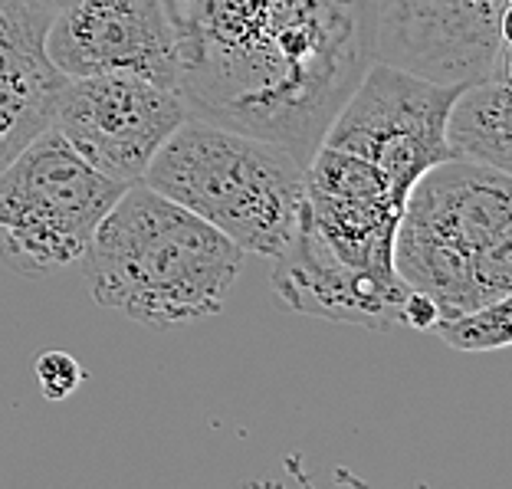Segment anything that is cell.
<instances>
[{"mask_svg": "<svg viewBox=\"0 0 512 489\" xmlns=\"http://www.w3.org/2000/svg\"><path fill=\"white\" fill-rule=\"evenodd\" d=\"M191 115L309 161L375 53V0H161Z\"/></svg>", "mask_w": 512, "mask_h": 489, "instance_id": "1", "label": "cell"}, {"mask_svg": "<svg viewBox=\"0 0 512 489\" xmlns=\"http://www.w3.org/2000/svg\"><path fill=\"white\" fill-rule=\"evenodd\" d=\"M247 253L188 207L128 184L79 256L92 299L148 329L217 316Z\"/></svg>", "mask_w": 512, "mask_h": 489, "instance_id": "2", "label": "cell"}, {"mask_svg": "<svg viewBox=\"0 0 512 489\" xmlns=\"http://www.w3.org/2000/svg\"><path fill=\"white\" fill-rule=\"evenodd\" d=\"M394 270L437 316L512 293V181L473 161H440L414 181L394 234Z\"/></svg>", "mask_w": 512, "mask_h": 489, "instance_id": "3", "label": "cell"}, {"mask_svg": "<svg viewBox=\"0 0 512 489\" xmlns=\"http://www.w3.org/2000/svg\"><path fill=\"white\" fill-rule=\"evenodd\" d=\"M142 184L204 217L243 253L276 260L299 230L306 161L270 138L188 115Z\"/></svg>", "mask_w": 512, "mask_h": 489, "instance_id": "4", "label": "cell"}, {"mask_svg": "<svg viewBox=\"0 0 512 489\" xmlns=\"http://www.w3.org/2000/svg\"><path fill=\"white\" fill-rule=\"evenodd\" d=\"M122 191L46 128L0 171V260L20 276L79 263Z\"/></svg>", "mask_w": 512, "mask_h": 489, "instance_id": "5", "label": "cell"}, {"mask_svg": "<svg viewBox=\"0 0 512 489\" xmlns=\"http://www.w3.org/2000/svg\"><path fill=\"white\" fill-rule=\"evenodd\" d=\"M463 83H440L398 63H368L362 79L332 115L322 145L365 158L404 207L414 181L450 161L444 122Z\"/></svg>", "mask_w": 512, "mask_h": 489, "instance_id": "6", "label": "cell"}, {"mask_svg": "<svg viewBox=\"0 0 512 489\" xmlns=\"http://www.w3.org/2000/svg\"><path fill=\"white\" fill-rule=\"evenodd\" d=\"M181 92L142 76L106 73L66 79L50 128L119 184H138L168 135L188 119Z\"/></svg>", "mask_w": 512, "mask_h": 489, "instance_id": "7", "label": "cell"}, {"mask_svg": "<svg viewBox=\"0 0 512 489\" xmlns=\"http://www.w3.org/2000/svg\"><path fill=\"white\" fill-rule=\"evenodd\" d=\"M46 56L66 79L125 73L178 89L174 37L161 0H73L50 20Z\"/></svg>", "mask_w": 512, "mask_h": 489, "instance_id": "8", "label": "cell"}, {"mask_svg": "<svg viewBox=\"0 0 512 489\" xmlns=\"http://www.w3.org/2000/svg\"><path fill=\"white\" fill-rule=\"evenodd\" d=\"M273 293L293 312L384 332L398 325L407 286L345 266L299 224L293 243L276 256Z\"/></svg>", "mask_w": 512, "mask_h": 489, "instance_id": "9", "label": "cell"}, {"mask_svg": "<svg viewBox=\"0 0 512 489\" xmlns=\"http://www.w3.org/2000/svg\"><path fill=\"white\" fill-rule=\"evenodd\" d=\"M50 20L40 0H0V171L50 128L66 83L46 56Z\"/></svg>", "mask_w": 512, "mask_h": 489, "instance_id": "10", "label": "cell"}, {"mask_svg": "<svg viewBox=\"0 0 512 489\" xmlns=\"http://www.w3.org/2000/svg\"><path fill=\"white\" fill-rule=\"evenodd\" d=\"M453 158L512 174L509 142V46L503 43L483 76L467 79L453 96L444 122Z\"/></svg>", "mask_w": 512, "mask_h": 489, "instance_id": "11", "label": "cell"}, {"mask_svg": "<svg viewBox=\"0 0 512 489\" xmlns=\"http://www.w3.org/2000/svg\"><path fill=\"white\" fill-rule=\"evenodd\" d=\"M430 332L457 352H503L512 342V296L453 312V316H437Z\"/></svg>", "mask_w": 512, "mask_h": 489, "instance_id": "12", "label": "cell"}, {"mask_svg": "<svg viewBox=\"0 0 512 489\" xmlns=\"http://www.w3.org/2000/svg\"><path fill=\"white\" fill-rule=\"evenodd\" d=\"M83 368L73 355L66 352H43L37 358V381H40V391L43 398L50 401H66L79 384H83Z\"/></svg>", "mask_w": 512, "mask_h": 489, "instance_id": "13", "label": "cell"}, {"mask_svg": "<svg viewBox=\"0 0 512 489\" xmlns=\"http://www.w3.org/2000/svg\"><path fill=\"white\" fill-rule=\"evenodd\" d=\"M437 319V306L434 299L424 296V293H414V289H407V296L401 302V316H398V325H411L414 332H430V325Z\"/></svg>", "mask_w": 512, "mask_h": 489, "instance_id": "14", "label": "cell"}, {"mask_svg": "<svg viewBox=\"0 0 512 489\" xmlns=\"http://www.w3.org/2000/svg\"><path fill=\"white\" fill-rule=\"evenodd\" d=\"M40 4H43V7H50L53 14H56V10H60V7H66V4H73V0H40Z\"/></svg>", "mask_w": 512, "mask_h": 489, "instance_id": "15", "label": "cell"}]
</instances>
